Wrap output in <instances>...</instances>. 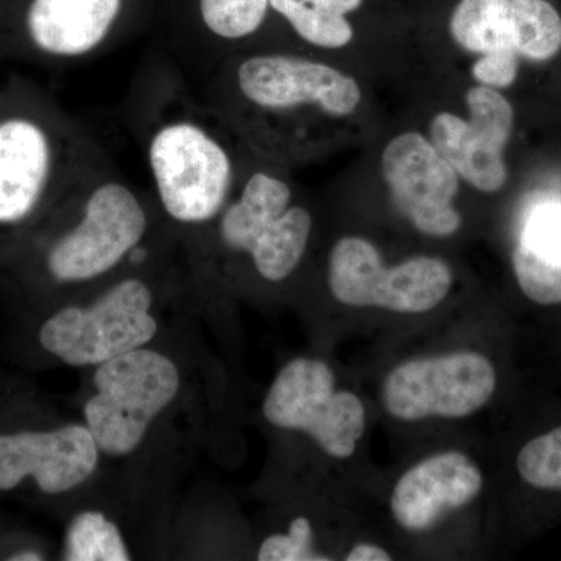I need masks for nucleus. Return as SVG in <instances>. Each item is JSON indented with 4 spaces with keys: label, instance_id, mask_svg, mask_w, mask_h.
I'll list each match as a JSON object with an SVG mask.
<instances>
[{
    "label": "nucleus",
    "instance_id": "nucleus-22",
    "mask_svg": "<svg viewBox=\"0 0 561 561\" xmlns=\"http://www.w3.org/2000/svg\"><path fill=\"white\" fill-rule=\"evenodd\" d=\"M260 561H328L323 553L313 551L312 524L306 516H297L287 534H275L262 541L257 551Z\"/></svg>",
    "mask_w": 561,
    "mask_h": 561
},
{
    "label": "nucleus",
    "instance_id": "nucleus-23",
    "mask_svg": "<svg viewBox=\"0 0 561 561\" xmlns=\"http://www.w3.org/2000/svg\"><path fill=\"white\" fill-rule=\"evenodd\" d=\"M522 241L546 256L561 261V205H545L535 210Z\"/></svg>",
    "mask_w": 561,
    "mask_h": 561
},
{
    "label": "nucleus",
    "instance_id": "nucleus-12",
    "mask_svg": "<svg viewBox=\"0 0 561 561\" xmlns=\"http://www.w3.org/2000/svg\"><path fill=\"white\" fill-rule=\"evenodd\" d=\"M449 31L472 54L548 61L561 50V16L549 0H460Z\"/></svg>",
    "mask_w": 561,
    "mask_h": 561
},
{
    "label": "nucleus",
    "instance_id": "nucleus-6",
    "mask_svg": "<svg viewBox=\"0 0 561 561\" xmlns=\"http://www.w3.org/2000/svg\"><path fill=\"white\" fill-rule=\"evenodd\" d=\"M290 201L286 181L256 172L217 219L220 242L228 250L250 254L262 278L273 283L289 278L311 238V213L290 206Z\"/></svg>",
    "mask_w": 561,
    "mask_h": 561
},
{
    "label": "nucleus",
    "instance_id": "nucleus-21",
    "mask_svg": "<svg viewBox=\"0 0 561 561\" xmlns=\"http://www.w3.org/2000/svg\"><path fill=\"white\" fill-rule=\"evenodd\" d=\"M516 468L523 481L534 489L561 490V427L526 443Z\"/></svg>",
    "mask_w": 561,
    "mask_h": 561
},
{
    "label": "nucleus",
    "instance_id": "nucleus-3",
    "mask_svg": "<svg viewBox=\"0 0 561 561\" xmlns=\"http://www.w3.org/2000/svg\"><path fill=\"white\" fill-rule=\"evenodd\" d=\"M149 231V214L122 180L88 190L76 221L41 245L39 267L55 286L103 278L138 249Z\"/></svg>",
    "mask_w": 561,
    "mask_h": 561
},
{
    "label": "nucleus",
    "instance_id": "nucleus-4",
    "mask_svg": "<svg viewBox=\"0 0 561 561\" xmlns=\"http://www.w3.org/2000/svg\"><path fill=\"white\" fill-rule=\"evenodd\" d=\"M92 386L84 424L102 454L127 457L179 397L181 375L168 354L144 346L95 367Z\"/></svg>",
    "mask_w": 561,
    "mask_h": 561
},
{
    "label": "nucleus",
    "instance_id": "nucleus-10",
    "mask_svg": "<svg viewBox=\"0 0 561 561\" xmlns=\"http://www.w3.org/2000/svg\"><path fill=\"white\" fill-rule=\"evenodd\" d=\"M470 119L440 113L431 122V142L460 179L476 190L494 194L507 183L504 149L513 130L511 102L493 88H471Z\"/></svg>",
    "mask_w": 561,
    "mask_h": 561
},
{
    "label": "nucleus",
    "instance_id": "nucleus-16",
    "mask_svg": "<svg viewBox=\"0 0 561 561\" xmlns=\"http://www.w3.org/2000/svg\"><path fill=\"white\" fill-rule=\"evenodd\" d=\"M124 0H31L24 36L33 54L79 60L99 50L119 20Z\"/></svg>",
    "mask_w": 561,
    "mask_h": 561
},
{
    "label": "nucleus",
    "instance_id": "nucleus-26",
    "mask_svg": "<svg viewBox=\"0 0 561 561\" xmlns=\"http://www.w3.org/2000/svg\"><path fill=\"white\" fill-rule=\"evenodd\" d=\"M7 559L11 561H41L46 559L39 551L35 549H22V551L10 553Z\"/></svg>",
    "mask_w": 561,
    "mask_h": 561
},
{
    "label": "nucleus",
    "instance_id": "nucleus-11",
    "mask_svg": "<svg viewBox=\"0 0 561 561\" xmlns=\"http://www.w3.org/2000/svg\"><path fill=\"white\" fill-rule=\"evenodd\" d=\"M382 172L394 206L416 230L432 238L459 231L461 217L453 202L460 176L430 139L404 133L390 140L382 153Z\"/></svg>",
    "mask_w": 561,
    "mask_h": 561
},
{
    "label": "nucleus",
    "instance_id": "nucleus-9",
    "mask_svg": "<svg viewBox=\"0 0 561 561\" xmlns=\"http://www.w3.org/2000/svg\"><path fill=\"white\" fill-rule=\"evenodd\" d=\"M496 390V370L474 351L413 359L387 376L382 402L393 419H465L481 411Z\"/></svg>",
    "mask_w": 561,
    "mask_h": 561
},
{
    "label": "nucleus",
    "instance_id": "nucleus-25",
    "mask_svg": "<svg viewBox=\"0 0 561 561\" xmlns=\"http://www.w3.org/2000/svg\"><path fill=\"white\" fill-rule=\"evenodd\" d=\"M390 553L383 551L382 548L376 545H368V542H360L356 548L351 549L346 561H390Z\"/></svg>",
    "mask_w": 561,
    "mask_h": 561
},
{
    "label": "nucleus",
    "instance_id": "nucleus-18",
    "mask_svg": "<svg viewBox=\"0 0 561 561\" xmlns=\"http://www.w3.org/2000/svg\"><path fill=\"white\" fill-rule=\"evenodd\" d=\"M62 560L130 561L131 553L113 519L102 512L84 511L70 519Z\"/></svg>",
    "mask_w": 561,
    "mask_h": 561
},
{
    "label": "nucleus",
    "instance_id": "nucleus-7",
    "mask_svg": "<svg viewBox=\"0 0 561 561\" xmlns=\"http://www.w3.org/2000/svg\"><path fill=\"white\" fill-rule=\"evenodd\" d=\"M262 413L272 426L309 435L334 459H350L365 432V408L357 394L335 390L330 365L298 357L276 376Z\"/></svg>",
    "mask_w": 561,
    "mask_h": 561
},
{
    "label": "nucleus",
    "instance_id": "nucleus-8",
    "mask_svg": "<svg viewBox=\"0 0 561 561\" xmlns=\"http://www.w3.org/2000/svg\"><path fill=\"white\" fill-rule=\"evenodd\" d=\"M451 286V267L438 257H412L386 268L378 249L362 238H343L331 251V291L346 306L423 313L437 308Z\"/></svg>",
    "mask_w": 561,
    "mask_h": 561
},
{
    "label": "nucleus",
    "instance_id": "nucleus-13",
    "mask_svg": "<svg viewBox=\"0 0 561 561\" xmlns=\"http://www.w3.org/2000/svg\"><path fill=\"white\" fill-rule=\"evenodd\" d=\"M242 98L268 111L317 106L331 116H348L360 103L353 77L324 62L294 55H254L236 70Z\"/></svg>",
    "mask_w": 561,
    "mask_h": 561
},
{
    "label": "nucleus",
    "instance_id": "nucleus-1",
    "mask_svg": "<svg viewBox=\"0 0 561 561\" xmlns=\"http://www.w3.org/2000/svg\"><path fill=\"white\" fill-rule=\"evenodd\" d=\"M76 138L60 114L21 84L0 90V234L38 219L73 179Z\"/></svg>",
    "mask_w": 561,
    "mask_h": 561
},
{
    "label": "nucleus",
    "instance_id": "nucleus-20",
    "mask_svg": "<svg viewBox=\"0 0 561 561\" xmlns=\"http://www.w3.org/2000/svg\"><path fill=\"white\" fill-rule=\"evenodd\" d=\"M513 271L523 294L542 306L561 302V261L546 256L526 242L513 253Z\"/></svg>",
    "mask_w": 561,
    "mask_h": 561
},
{
    "label": "nucleus",
    "instance_id": "nucleus-24",
    "mask_svg": "<svg viewBox=\"0 0 561 561\" xmlns=\"http://www.w3.org/2000/svg\"><path fill=\"white\" fill-rule=\"evenodd\" d=\"M518 58L512 54L481 55V58L472 65V77L482 87L493 88V90L511 87L518 76Z\"/></svg>",
    "mask_w": 561,
    "mask_h": 561
},
{
    "label": "nucleus",
    "instance_id": "nucleus-5",
    "mask_svg": "<svg viewBox=\"0 0 561 561\" xmlns=\"http://www.w3.org/2000/svg\"><path fill=\"white\" fill-rule=\"evenodd\" d=\"M153 302L150 284L128 276L88 305L65 306L47 317L39 327V346L68 367H99L157 339Z\"/></svg>",
    "mask_w": 561,
    "mask_h": 561
},
{
    "label": "nucleus",
    "instance_id": "nucleus-15",
    "mask_svg": "<svg viewBox=\"0 0 561 561\" xmlns=\"http://www.w3.org/2000/svg\"><path fill=\"white\" fill-rule=\"evenodd\" d=\"M482 485V472L467 454H434L401 476L391 493V513L402 529L426 531L448 513L467 507Z\"/></svg>",
    "mask_w": 561,
    "mask_h": 561
},
{
    "label": "nucleus",
    "instance_id": "nucleus-19",
    "mask_svg": "<svg viewBox=\"0 0 561 561\" xmlns=\"http://www.w3.org/2000/svg\"><path fill=\"white\" fill-rule=\"evenodd\" d=\"M268 7V0H201V14L213 35L234 41L253 35L267 16Z\"/></svg>",
    "mask_w": 561,
    "mask_h": 561
},
{
    "label": "nucleus",
    "instance_id": "nucleus-2",
    "mask_svg": "<svg viewBox=\"0 0 561 561\" xmlns=\"http://www.w3.org/2000/svg\"><path fill=\"white\" fill-rule=\"evenodd\" d=\"M154 192L164 213L184 227L219 219L228 205L234 164L206 122L173 116L150 133L147 146Z\"/></svg>",
    "mask_w": 561,
    "mask_h": 561
},
{
    "label": "nucleus",
    "instance_id": "nucleus-17",
    "mask_svg": "<svg viewBox=\"0 0 561 561\" xmlns=\"http://www.w3.org/2000/svg\"><path fill=\"white\" fill-rule=\"evenodd\" d=\"M297 35L321 49H342L353 39L346 14L364 0H268Z\"/></svg>",
    "mask_w": 561,
    "mask_h": 561
},
{
    "label": "nucleus",
    "instance_id": "nucleus-14",
    "mask_svg": "<svg viewBox=\"0 0 561 561\" xmlns=\"http://www.w3.org/2000/svg\"><path fill=\"white\" fill-rule=\"evenodd\" d=\"M101 449L87 424L0 432V491L32 479L44 494L79 489L98 471Z\"/></svg>",
    "mask_w": 561,
    "mask_h": 561
}]
</instances>
